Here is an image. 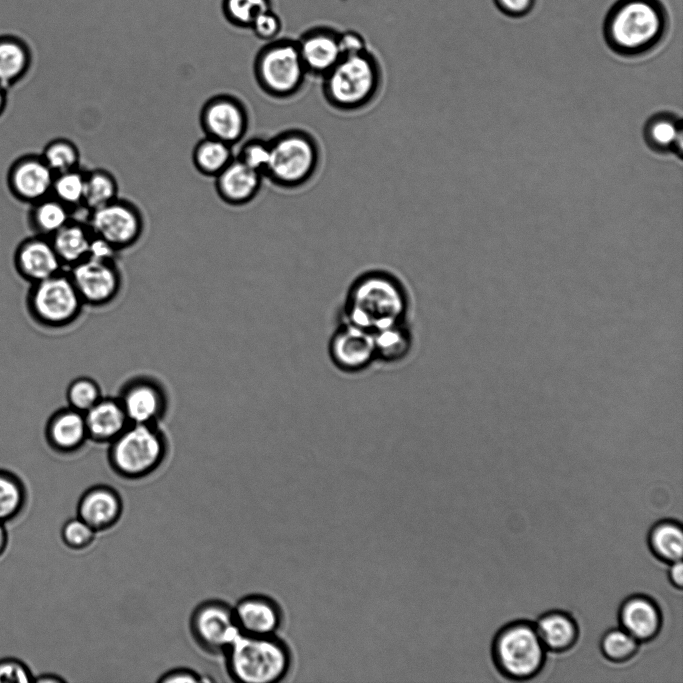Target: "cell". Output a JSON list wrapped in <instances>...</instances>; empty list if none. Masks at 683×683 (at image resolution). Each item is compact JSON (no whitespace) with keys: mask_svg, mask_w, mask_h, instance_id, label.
I'll return each mask as SVG.
<instances>
[{"mask_svg":"<svg viewBox=\"0 0 683 683\" xmlns=\"http://www.w3.org/2000/svg\"><path fill=\"white\" fill-rule=\"evenodd\" d=\"M409 308L403 283L385 270H370L351 283L345 299V322L372 334L405 324Z\"/></svg>","mask_w":683,"mask_h":683,"instance_id":"1","label":"cell"},{"mask_svg":"<svg viewBox=\"0 0 683 683\" xmlns=\"http://www.w3.org/2000/svg\"><path fill=\"white\" fill-rule=\"evenodd\" d=\"M668 28V12L660 0H617L606 14L603 35L612 51L636 57L660 45Z\"/></svg>","mask_w":683,"mask_h":683,"instance_id":"2","label":"cell"},{"mask_svg":"<svg viewBox=\"0 0 683 683\" xmlns=\"http://www.w3.org/2000/svg\"><path fill=\"white\" fill-rule=\"evenodd\" d=\"M230 677L241 683H276L292 667V654L276 635L241 633L224 652Z\"/></svg>","mask_w":683,"mask_h":683,"instance_id":"3","label":"cell"},{"mask_svg":"<svg viewBox=\"0 0 683 683\" xmlns=\"http://www.w3.org/2000/svg\"><path fill=\"white\" fill-rule=\"evenodd\" d=\"M322 80L326 102L338 111L354 112L365 108L377 97L382 72L377 59L365 50L342 56Z\"/></svg>","mask_w":683,"mask_h":683,"instance_id":"4","label":"cell"},{"mask_svg":"<svg viewBox=\"0 0 683 683\" xmlns=\"http://www.w3.org/2000/svg\"><path fill=\"white\" fill-rule=\"evenodd\" d=\"M320 160L319 144L309 132L287 129L270 139V160L264 177L280 188L297 189L315 176Z\"/></svg>","mask_w":683,"mask_h":683,"instance_id":"5","label":"cell"},{"mask_svg":"<svg viewBox=\"0 0 683 683\" xmlns=\"http://www.w3.org/2000/svg\"><path fill=\"white\" fill-rule=\"evenodd\" d=\"M167 454V442L157 424L130 423L109 443L112 470L125 479L136 480L155 472Z\"/></svg>","mask_w":683,"mask_h":683,"instance_id":"6","label":"cell"},{"mask_svg":"<svg viewBox=\"0 0 683 683\" xmlns=\"http://www.w3.org/2000/svg\"><path fill=\"white\" fill-rule=\"evenodd\" d=\"M253 68L260 89L276 99L297 95L308 75L297 42L291 40L270 41L258 52Z\"/></svg>","mask_w":683,"mask_h":683,"instance_id":"7","label":"cell"},{"mask_svg":"<svg viewBox=\"0 0 683 683\" xmlns=\"http://www.w3.org/2000/svg\"><path fill=\"white\" fill-rule=\"evenodd\" d=\"M83 306L67 270L30 284L26 295V308L32 320L49 329L72 324Z\"/></svg>","mask_w":683,"mask_h":683,"instance_id":"8","label":"cell"},{"mask_svg":"<svg viewBox=\"0 0 683 683\" xmlns=\"http://www.w3.org/2000/svg\"><path fill=\"white\" fill-rule=\"evenodd\" d=\"M545 650L535 626L518 621L498 632L493 643V658L503 675L513 680H526L541 670Z\"/></svg>","mask_w":683,"mask_h":683,"instance_id":"9","label":"cell"},{"mask_svg":"<svg viewBox=\"0 0 683 683\" xmlns=\"http://www.w3.org/2000/svg\"><path fill=\"white\" fill-rule=\"evenodd\" d=\"M87 224L93 235L118 251L135 245L144 232V219L138 207L119 198L89 211Z\"/></svg>","mask_w":683,"mask_h":683,"instance_id":"10","label":"cell"},{"mask_svg":"<svg viewBox=\"0 0 683 683\" xmlns=\"http://www.w3.org/2000/svg\"><path fill=\"white\" fill-rule=\"evenodd\" d=\"M190 631L199 647L210 654L224 653L241 634L233 607L220 600L202 602L194 609Z\"/></svg>","mask_w":683,"mask_h":683,"instance_id":"11","label":"cell"},{"mask_svg":"<svg viewBox=\"0 0 683 683\" xmlns=\"http://www.w3.org/2000/svg\"><path fill=\"white\" fill-rule=\"evenodd\" d=\"M67 271L84 305L105 306L120 292L122 278L115 261L87 257Z\"/></svg>","mask_w":683,"mask_h":683,"instance_id":"12","label":"cell"},{"mask_svg":"<svg viewBox=\"0 0 683 683\" xmlns=\"http://www.w3.org/2000/svg\"><path fill=\"white\" fill-rule=\"evenodd\" d=\"M200 125L206 136L233 146L246 135L249 115L240 99L229 94H218L202 106Z\"/></svg>","mask_w":683,"mask_h":683,"instance_id":"13","label":"cell"},{"mask_svg":"<svg viewBox=\"0 0 683 683\" xmlns=\"http://www.w3.org/2000/svg\"><path fill=\"white\" fill-rule=\"evenodd\" d=\"M329 356L341 371L355 373L377 360L372 333L348 322L343 323L329 342Z\"/></svg>","mask_w":683,"mask_h":683,"instance_id":"14","label":"cell"},{"mask_svg":"<svg viewBox=\"0 0 683 683\" xmlns=\"http://www.w3.org/2000/svg\"><path fill=\"white\" fill-rule=\"evenodd\" d=\"M54 176L41 155L29 154L12 163L7 185L19 201L34 204L51 195Z\"/></svg>","mask_w":683,"mask_h":683,"instance_id":"15","label":"cell"},{"mask_svg":"<svg viewBox=\"0 0 683 683\" xmlns=\"http://www.w3.org/2000/svg\"><path fill=\"white\" fill-rule=\"evenodd\" d=\"M130 423L157 424L167 408V397L159 383L138 377L128 381L118 396Z\"/></svg>","mask_w":683,"mask_h":683,"instance_id":"16","label":"cell"},{"mask_svg":"<svg viewBox=\"0 0 683 683\" xmlns=\"http://www.w3.org/2000/svg\"><path fill=\"white\" fill-rule=\"evenodd\" d=\"M13 261L17 274L29 285L65 270L50 238L37 234L19 243Z\"/></svg>","mask_w":683,"mask_h":683,"instance_id":"17","label":"cell"},{"mask_svg":"<svg viewBox=\"0 0 683 683\" xmlns=\"http://www.w3.org/2000/svg\"><path fill=\"white\" fill-rule=\"evenodd\" d=\"M241 633L253 636H274L283 621L279 604L271 597L251 594L241 598L233 607Z\"/></svg>","mask_w":683,"mask_h":683,"instance_id":"18","label":"cell"},{"mask_svg":"<svg viewBox=\"0 0 683 683\" xmlns=\"http://www.w3.org/2000/svg\"><path fill=\"white\" fill-rule=\"evenodd\" d=\"M297 45L308 75L322 78L342 58L339 33L329 28L306 32Z\"/></svg>","mask_w":683,"mask_h":683,"instance_id":"19","label":"cell"},{"mask_svg":"<svg viewBox=\"0 0 683 683\" xmlns=\"http://www.w3.org/2000/svg\"><path fill=\"white\" fill-rule=\"evenodd\" d=\"M44 436L48 446L61 454L80 450L89 440L84 413L69 406L53 412L48 418Z\"/></svg>","mask_w":683,"mask_h":683,"instance_id":"20","label":"cell"},{"mask_svg":"<svg viewBox=\"0 0 683 683\" xmlns=\"http://www.w3.org/2000/svg\"><path fill=\"white\" fill-rule=\"evenodd\" d=\"M123 503L110 486L96 485L87 489L77 504V516L96 532L113 527L120 519Z\"/></svg>","mask_w":683,"mask_h":683,"instance_id":"21","label":"cell"},{"mask_svg":"<svg viewBox=\"0 0 683 683\" xmlns=\"http://www.w3.org/2000/svg\"><path fill=\"white\" fill-rule=\"evenodd\" d=\"M264 176L236 157L215 177L220 199L231 206L250 203L260 192Z\"/></svg>","mask_w":683,"mask_h":683,"instance_id":"22","label":"cell"},{"mask_svg":"<svg viewBox=\"0 0 683 683\" xmlns=\"http://www.w3.org/2000/svg\"><path fill=\"white\" fill-rule=\"evenodd\" d=\"M619 623L638 642H645L659 632L661 614L656 603L649 597L634 595L620 606Z\"/></svg>","mask_w":683,"mask_h":683,"instance_id":"23","label":"cell"},{"mask_svg":"<svg viewBox=\"0 0 683 683\" xmlns=\"http://www.w3.org/2000/svg\"><path fill=\"white\" fill-rule=\"evenodd\" d=\"M89 440L112 442L130 424L118 397H102L84 413Z\"/></svg>","mask_w":683,"mask_h":683,"instance_id":"24","label":"cell"},{"mask_svg":"<svg viewBox=\"0 0 683 683\" xmlns=\"http://www.w3.org/2000/svg\"><path fill=\"white\" fill-rule=\"evenodd\" d=\"M92 236L87 223L71 219L50 237L65 270L88 257Z\"/></svg>","mask_w":683,"mask_h":683,"instance_id":"25","label":"cell"},{"mask_svg":"<svg viewBox=\"0 0 683 683\" xmlns=\"http://www.w3.org/2000/svg\"><path fill=\"white\" fill-rule=\"evenodd\" d=\"M534 626L545 649L553 652L570 649L578 638L575 621L563 611L543 614Z\"/></svg>","mask_w":683,"mask_h":683,"instance_id":"26","label":"cell"},{"mask_svg":"<svg viewBox=\"0 0 683 683\" xmlns=\"http://www.w3.org/2000/svg\"><path fill=\"white\" fill-rule=\"evenodd\" d=\"M31 53L28 46L14 36L0 37V84L6 89L28 72Z\"/></svg>","mask_w":683,"mask_h":683,"instance_id":"27","label":"cell"},{"mask_svg":"<svg viewBox=\"0 0 683 683\" xmlns=\"http://www.w3.org/2000/svg\"><path fill=\"white\" fill-rule=\"evenodd\" d=\"M645 140L650 148L660 153L682 152V123L672 114H657L646 124Z\"/></svg>","mask_w":683,"mask_h":683,"instance_id":"28","label":"cell"},{"mask_svg":"<svg viewBox=\"0 0 683 683\" xmlns=\"http://www.w3.org/2000/svg\"><path fill=\"white\" fill-rule=\"evenodd\" d=\"M72 210L52 195L31 204L29 224L35 234L50 238L71 220Z\"/></svg>","mask_w":683,"mask_h":683,"instance_id":"29","label":"cell"},{"mask_svg":"<svg viewBox=\"0 0 683 683\" xmlns=\"http://www.w3.org/2000/svg\"><path fill=\"white\" fill-rule=\"evenodd\" d=\"M232 147L221 140L205 136L193 149L194 167L200 174L215 178L235 157Z\"/></svg>","mask_w":683,"mask_h":683,"instance_id":"30","label":"cell"},{"mask_svg":"<svg viewBox=\"0 0 683 683\" xmlns=\"http://www.w3.org/2000/svg\"><path fill=\"white\" fill-rule=\"evenodd\" d=\"M648 542L652 553L660 560L672 563L681 560L683 552V532L679 523L661 521L649 532Z\"/></svg>","mask_w":683,"mask_h":683,"instance_id":"31","label":"cell"},{"mask_svg":"<svg viewBox=\"0 0 683 683\" xmlns=\"http://www.w3.org/2000/svg\"><path fill=\"white\" fill-rule=\"evenodd\" d=\"M24 481L13 471L0 468V523L13 522L25 509Z\"/></svg>","mask_w":683,"mask_h":683,"instance_id":"32","label":"cell"},{"mask_svg":"<svg viewBox=\"0 0 683 683\" xmlns=\"http://www.w3.org/2000/svg\"><path fill=\"white\" fill-rule=\"evenodd\" d=\"M118 198V183L105 169L86 171L83 206L92 211Z\"/></svg>","mask_w":683,"mask_h":683,"instance_id":"33","label":"cell"},{"mask_svg":"<svg viewBox=\"0 0 683 683\" xmlns=\"http://www.w3.org/2000/svg\"><path fill=\"white\" fill-rule=\"evenodd\" d=\"M378 360L395 362L403 359L412 345L411 332L406 324L394 326L373 334Z\"/></svg>","mask_w":683,"mask_h":683,"instance_id":"34","label":"cell"},{"mask_svg":"<svg viewBox=\"0 0 683 683\" xmlns=\"http://www.w3.org/2000/svg\"><path fill=\"white\" fill-rule=\"evenodd\" d=\"M86 171L76 168L55 174L51 195L71 210L83 206Z\"/></svg>","mask_w":683,"mask_h":683,"instance_id":"35","label":"cell"},{"mask_svg":"<svg viewBox=\"0 0 683 683\" xmlns=\"http://www.w3.org/2000/svg\"><path fill=\"white\" fill-rule=\"evenodd\" d=\"M41 156L54 174L79 167L80 152L77 146L68 139L58 138L50 141Z\"/></svg>","mask_w":683,"mask_h":683,"instance_id":"36","label":"cell"},{"mask_svg":"<svg viewBox=\"0 0 683 683\" xmlns=\"http://www.w3.org/2000/svg\"><path fill=\"white\" fill-rule=\"evenodd\" d=\"M67 406L85 413L103 396L99 384L92 378L80 376L73 379L66 389Z\"/></svg>","mask_w":683,"mask_h":683,"instance_id":"37","label":"cell"},{"mask_svg":"<svg viewBox=\"0 0 683 683\" xmlns=\"http://www.w3.org/2000/svg\"><path fill=\"white\" fill-rule=\"evenodd\" d=\"M638 643L623 628H613L603 635L600 646L607 659L613 662H623L636 653Z\"/></svg>","mask_w":683,"mask_h":683,"instance_id":"38","label":"cell"},{"mask_svg":"<svg viewBox=\"0 0 683 683\" xmlns=\"http://www.w3.org/2000/svg\"><path fill=\"white\" fill-rule=\"evenodd\" d=\"M223 9L233 24L250 27L259 14L271 8L270 0H224Z\"/></svg>","mask_w":683,"mask_h":683,"instance_id":"39","label":"cell"},{"mask_svg":"<svg viewBox=\"0 0 683 683\" xmlns=\"http://www.w3.org/2000/svg\"><path fill=\"white\" fill-rule=\"evenodd\" d=\"M235 157L265 176L270 160V140L257 137L249 139L241 145Z\"/></svg>","mask_w":683,"mask_h":683,"instance_id":"40","label":"cell"},{"mask_svg":"<svg viewBox=\"0 0 683 683\" xmlns=\"http://www.w3.org/2000/svg\"><path fill=\"white\" fill-rule=\"evenodd\" d=\"M97 532L78 516L67 520L61 528V539L70 549L82 550L91 545Z\"/></svg>","mask_w":683,"mask_h":683,"instance_id":"41","label":"cell"},{"mask_svg":"<svg viewBox=\"0 0 683 683\" xmlns=\"http://www.w3.org/2000/svg\"><path fill=\"white\" fill-rule=\"evenodd\" d=\"M33 680L32 669L22 659L0 658V683H29Z\"/></svg>","mask_w":683,"mask_h":683,"instance_id":"42","label":"cell"},{"mask_svg":"<svg viewBox=\"0 0 683 683\" xmlns=\"http://www.w3.org/2000/svg\"><path fill=\"white\" fill-rule=\"evenodd\" d=\"M250 28L260 39L273 41L281 30V21L271 9H268L254 19Z\"/></svg>","mask_w":683,"mask_h":683,"instance_id":"43","label":"cell"},{"mask_svg":"<svg viewBox=\"0 0 683 683\" xmlns=\"http://www.w3.org/2000/svg\"><path fill=\"white\" fill-rule=\"evenodd\" d=\"M498 9L509 17L519 18L529 14L536 0H494Z\"/></svg>","mask_w":683,"mask_h":683,"instance_id":"44","label":"cell"},{"mask_svg":"<svg viewBox=\"0 0 683 683\" xmlns=\"http://www.w3.org/2000/svg\"><path fill=\"white\" fill-rule=\"evenodd\" d=\"M339 46L342 56L358 54L367 50L363 37L352 31L339 34Z\"/></svg>","mask_w":683,"mask_h":683,"instance_id":"45","label":"cell"},{"mask_svg":"<svg viewBox=\"0 0 683 683\" xmlns=\"http://www.w3.org/2000/svg\"><path fill=\"white\" fill-rule=\"evenodd\" d=\"M118 252L117 249L103 238L95 235L92 236L88 257L98 260L115 261Z\"/></svg>","mask_w":683,"mask_h":683,"instance_id":"46","label":"cell"},{"mask_svg":"<svg viewBox=\"0 0 683 683\" xmlns=\"http://www.w3.org/2000/svg\"><path fill=\"white\" fill-rule=\"evenodd\" d=\"M203 681L198 673L186 668L170 670L158 679L159 683H198Z\"/></svg>","mask_w":683,"mask_h":683,"instance_id":"47","label":"cell"},{"mask_svg":"<svg viewBox=\"0 0 683 683\" xmlns=\"http://www.w3.org/2000/svg\"><path fill=\"white\" fill-rule=\"evenodd\" d=\"M669 568V579L671 583L677 587L681 588L683 585V564L681 560L674 561L670 563Z\"/></svg>","mask_w":683,"mask_h":683,"instance_id":"48","label":"cell"},{"mask_svg":"<svg viewBox=\"0 0 683 683\" xmlns=\"http://www.w3.org/2000/svg\"><path fill=\"white\" fill-rule=\"evenodd\" d=\"M8 546V530L5 524L0 523V557Z\"/></svg>","mask_w":683,"mask_h":683,"instance_id":"49","label":"cell"},{"mask_svg":"<svg viewBox=\"0 0 683 683\" xmlns=\"http://www.w3.org/2000/svg\"><path fill=\"white\" fill-rule=\"evenodd\" d=\"M7 104V89L0 84V116L3 114Z\"/></svg>","mask_w":683,"mask_h":683,"instance_id":"50","label":"cell"}]
</instances>
